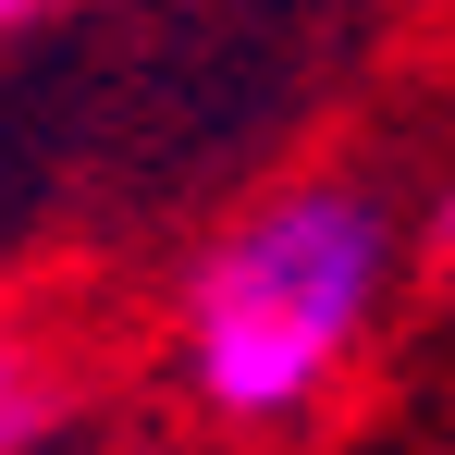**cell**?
I'll list each match as a JSON object with an SVG mask.
<instances>
[{
    "label": "cell",
    "instance_id": "cell-2",
    "mask_svg": "<svg viewBox=\"0 0 455 455\" xmlns=\"http://www.w3.org/2000/svg\"><path fill=\"white\" fill-rule=\"evenodd\" d=\"M37 431H50V357L0 320V455H25Z\"/></svg>",
    "mask_w": 455,
    "mask_h": 455
},
{
    "label": "cell",
    "instance_id": "cell-3",
    "mask_svg": "<svg viewBox=\"0 0 455 455\" xmlns=\"http://www.w3.org/2000/svg\"><path fill=\"white\" fill-rule=\"evenodd\" d=\"M50 12H86V0H0V37L12 25H50Z\"/></svg>",
    "mask_w": 455,
    "mask_h": 455
},
{
    "label": "cell",
    "instance_id": "cell-1",
    "mask_svg": "<svg viewBox=\"0 0 455 455\" xmlns=\"http://www.w3.org/2000/svg\"><path fill=\"white\" fill-rule=\"evenodd\" d=\"M381 296H394V210L370 185L345 172L271 185L197 246L172 296V370L222 431H296L357 370Z\"/></svg>",
    "mask_w": 455,
    "mask_h": 455
},
{
    "label": "cell",
    "instance_id": "cell-4",
    "mask_svg": "<svg viewBox=\"0 0 455 455\" xmlns=\"http://www.w3.org/2000/svg\"><path fill=\"white\" fill-rule=\"evenodd\" d=\"M431 259H443V271H455V197H443V210H431Z\"/></svg>",
    "mask_w": 455,
    "mask_h": 455
}]
</instances>
